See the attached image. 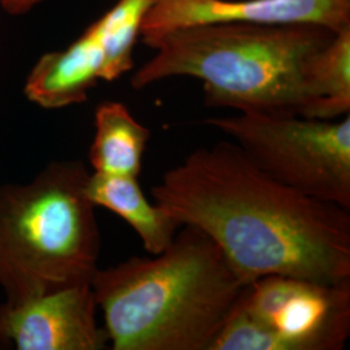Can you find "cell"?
<instances>
[{
	"label": "cell",
	"mask_w": 350,
	"mask_h": 350,
	"mask_svg": "<svg viewBox=\"0 0 350 350\" xmlns=\"http://www.w3.org/2000/svg\"><path fill=\"white\" fill-rule=\"evenodd\" d=\"M10 348H12V344L10 342V340L5 338V336L3 335V332L0 331V350L10 349Z\"/></svg>",
	"instance_id": "obj_15"
},
{
	"label": "cell",
	"mask_w": 350,
	"mask_h": 350,
	"mask_svg": "<svg viewBox=\"0 0 350 350\" xmlns=\"http://www.w3.org/2000/svg\"><path fill=\"white\" fill-rule=\"evenodd\" d=\"M310 82L314 120H336L350 112V27L334 34L314 59Z\"/></svg>",
	"instance_id": "obj_12"
},
{
	"label": "cell",
	"mask_w": 350,
	"mask_h": 350,
	"mask_svg": "<svg viewBox=\"0 0 350 350\" xmlns=\"http://www.w3.org/2000/svg\"><path fill=\"white\" fill-rule=\"evenodd\" d=\"M218 23L317 25L338 33L350 27V0H154L140 36Z\"/></svg>",
	"instance_id": "obj_8"
},
{
	"label": "cell",
	"mask_w": 350,
	"mask_h": 350,
	"mask_svg": "<svg viewBox=\"0 0 350 350\" xmlns=\"http://www.w3.org/2000/svg\"><path fill=\"white\" fill-rule=\"evenodd\" d=\"M153 3L154 0H118L98 20L104 43L103 81L112 82L133 69V51L143 18Z\"/></svg>",
	"instance_id": "obj_13"
},
{
	"label": "cell",
	"mask_w": 350,
	"mask_h": 350,
	"mask_svg": "<svg viewBox=\"0 0 350 350\" xmlns=\"http://www.w3.org/2000/svg\"><path fill=\"white\" fill-rule=\"evenodd\" d=\"M150 131L118 101H107L95 111V135L90 148L94 173L139 178Z\"/></svg>",
	"instance_id": "obj_11"
},
{
	"label": "cell",
	"mask_w": 350,
	"mask_h": 350,
	"mask_svg": "<svg viewBox=\"0 0 350 350\" xmlns=\"http://www.w3.org/2000/svg\"><path fill=\"white\" fill-rule=\"evenodd\" d=\"M240 300L279 350H341L349 338L350 280L266 275L245 286Z\"/></svg>",
	"instance_id": "obj_6"
},
{
	"label": "cell",
	"mask_w": 350,
	"mask_h": 350,
	"mask_svg": "<svg viewBox=\"0 0 350 350\" xmlns=\"http://www.w3.org/2000/svg\"><path fill=\"white\" fill-rule=\"evenodd\" d=\"M44 0H0V5L11 14H23Z\"/></svg>",
	"instance_id": "obj_14"
},
{
	"label": "cell",
	"mask_w": 350,
	"mask_h": 350,
	"mask_svg": "<svg viewBox=\"0 0 350 350\" xmlns=\"http://www.w3.org/2000/svg\"><path fill=\"white\" fill-rule=\"evenodd\" d=\"M86 195L95 206H103L120 215L133 227L150 254L166 250L182 227L144 195L135 176L99 174L88 176Z\"/></svg>",
	"instance_id": "obj_10"
},
{
	"label": "cell",
	"mask_w": 350,
	"mask_h": 350,
	"mask_svg": "<svg viewBox=\"0 0 350 350\" xmlns=\"http://www.w3.org/2000/svg\"><path fill=\"white\" fill-rule=\"evenodd\" d=\"M104 43L95 21L65 50L43 55L25 83L26 98L44 109H60L88 100V91L103 81Z\"/></svg>",
	"instance_id": "obj_9"
},
{
	"label": "cell",
	"mask_w": 350,
	"mask_h": 350,
	"mask_svg": "<svg viewBox=\"0 0 350 350\" xmlns=\"http://www.w3.org/2000/svg\"><path fill=\"white\" fill-rule=\"evenodd\" d=\"M279 183L350 211V116L314 120L240 113L205 121Z\"/></svg>",
	"instance_id": "obj_5"
},
{
	"label": "cell",
	"mask_w": 350,
	"mask_h": 350,
	"mask_svg": "<svg viewBox=\"0 0 350 350\" xmlns=\"http://www.w3.org/2000/svg\"><path fill=\"white\" fill-rule=\"evenodd\" d=\"M79 160L52 161L29 183L0 186V287L16 305L91 284L100 254L96 206Z\"/></svg>",
	"instance_id": "obj_4"
},
{
	"label": "cell",
	"mask_w": 350,
	"mask_h": 350,
	"mask_svg": "<svg viewBox=\"0 0 350 350\" xmlns=\"http://www.w3.org/2000/svg\"><path fill=\"white\" fill-rule=\"evenodd\" d=\"M245 286L212 239L188 225L153 258L98 269L91 280L113 350H208Z\"/></svg>",
	"instance_id": "obj_2"
},
{
	"label": "cell",
	"mask_w": 350,
	"mask_h": 350,
	"mask_svg": "<svg viewBox=\"0 0 350 350\" xmlns=\"http://www.w3.org/2000/svg\"><path fill=\"white\" fill-rule=\"evenodd\" d=\"M91 284L0 305V331L18 350H103L109 338L96 319Z\"/></svg>",
	"instance_id": "obj_7"
},
{
	"label": "cell",
	"mask_w": 350,
	"mask_h": 350,
	"mask_svg": "<svg viewBox=\"0 0 350 350\" xmlns=\"http://www.w3.org/2000/svg\"><path fill=\"white\" fill-rule=\"evenodd\" d=\"M334 31L317 25L218 23L142 36L156 53L131 78L135 90L172 77L204 85L209 107L313 118L310 72Z\"/></svg>",
	"instance_id": "obj_3"
},
{
	"label": "cell",
	"mask_w": 350,
	"mask_h": 350,
	"mask_svg": "<svg viewBox=\"0 0 350 350\" xmlns=\"http://www.w3.org/2000/svg\"><path fill=\"white\" fill-rule=\"evenodd\" d=\"M150 192L179 225L212 239L247 284L350 280V211L279 183L235 143L193 150Z\"/></svg>",
	"instance_id": "obj_1"
}]
</instances>
